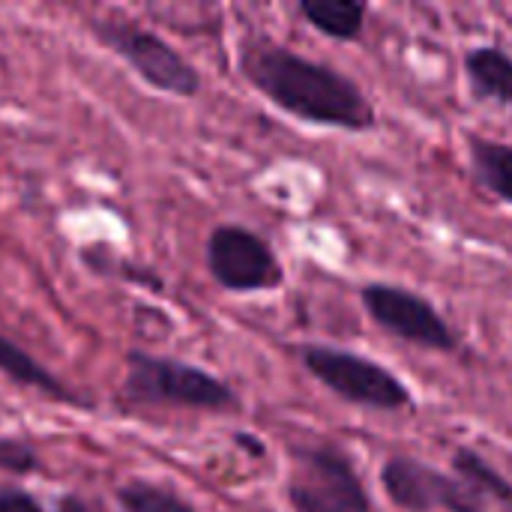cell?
Instances as JSON below:
<instances>
[{"mask_svg": "<svg viewBox=\"0 0 512 512\" xmlns=\"http://www.w3.org/2000/svg\"><path fill=\"white\" fill-rule=\"evenodd\" d=\"M360 300L369 318L381 330H387L390 336L408 345L441 351V354H453L459 348V333L444 321V315L426 297L402 285H387V282L363 285Z\"/></svg>", "mask_w": 512, "mask_h": 512, "instance_id": "cell-6", "label": "cell"}, {"mask_svg": "<svg viewBox=\"0 0 512 512\" xmlns=\"http://www.w3.org/2000/svg\"><path fill=\"white\" fill-rule=\"evenodd\" d=\"M57 512H105L96 501H87V498H78V495H66L57 501Z\"/></svg>", "mask_w": 512, "mask_h": 512, "instance_id": "cell-17", "label": "cell"}, {"mask_svg": "<svg viewBox=\"0 0 512 512\" xmlns=\"http://www.w3.org/2000/svg\"><path fill=\"white\" fill-rule=\"evenodd\" d=\"M381 489L405 512H492L459 477H447L411 456H393L384 462Z\"/></svg>", "mask_w": 512, "mask_h": 512, "instance_id": "cell-7", "label": "cell"}, {"mask_svg": "<svg viewBox=\"0 0 512 512\" xmlns=\"http://www.w3.org/2000/svg\"><path fill=\"white\" fill-rule=\"evenodd\" d=\"M207 267L210 276L234 294L270 291L282 282L276 252L243 225H219L207 237Z\"/></svg>", "mask_w": 512, "mask_h": 512, "instance_id": "cell-8", "label": "cell"}, {"mask_svg": "<svg viewBox=\"0 0 512 512\" xmlns=\"http://www.w3.org/2000/svg\"><path fill=\"white\" fill-rule=\"evenodd\" d=\"M300 15L330 39H357L366 27V3L357 0H300Z\"/></svg>", "mask_w": 512, "mask_h": 512, "instance_id": "cell-12", "label": "cell"}, {"mask_svg": "<svg viewBox=\"0 0 512 512\" xmlns=\"http://www.w3.org/2000/svg\"><path fill=\"white\" fill-rule=\"evenodd\" d=\"M0 471L9 474H30L36 471V453L15 438H3L0 441Z\"/></svg>", "mask_w": 512, "mask_h": 512, "instance_id": "cell-15", "label": "cell"}, {"mask_svg": "<svg viewBox=\"0 0 512 512\" xmlns=\"http://www.w3.org/2000/svg\"><path fill=\"white\" fill-rule=\"evenodd\" d=\"M288 504L294 512H372L351 456L327 441L294 453Z\"/></svg>", "mask_w": 512, "mask_h": 512, "instance_id": "cell-3", "label": "cell"}, {"mask_svg": "<svg viewBox=\"0 0 512 512\" xmlns=\"http://www.w3.org/2000/svg\"><path fill=\"white\" fill-rule=\"evenodd\" d=\"M240 69L255 90L297 120L348 132H366L375 126V108L357 81L327 63L300 57L285 45L267 39L246 42L240 51Z\"/></svg>", "mask_w": 512, "mask_h": 512, "instance_id": "cell-1", "label": "cell"}, {"mask_svg": "<svg viewBox=\"0 0 512 512\" xmlns=\"http://www.w3.org/2000/svg\"><path fill=\"white\" fill-rule=\"evenodd\" d=\"M123 393L138 405H177L216 414L237 408V396L222 378L174 357H156L147 351H132L126 357Z\"/></svg>", "mask_w": 512, "mask_h": 512, "instance_id": "cell-2", "label": "cell"}, {"mask_svg": "<svg viewBox=\"0 0 512 512\" xmlns=\"http://www.w3.org/2000/svg\"><path fill=\"white\" fill-rule=\"evenodd\" d=\"M90 30L105 42L114 54H120L150 87L174 96H195L201 90L198 69L171 48L159 33L129 21V18H96Z\"/></svg>", "mask_w": 512, "mask_h": 512, "instance_id": "cell-5", "label": "cell"}, {"mask_svg": "<svg viewBox=\"0 0 512 512\" xmlns=\"http://www.w3.org/2000/svg\"><path fill=\"white\" fill-rule=\"evenodd\" d=\"M453 477L471 486L489 504V510L498 507L501 512H512V483L504 474H498L480 453L459 447L453 456Z\"/></svg>", "mask_w": 512, "mask_h": 512, "instance_id": "cell-10", "label": "cell"}, {"mask_svg": "<svg viewBox=\"0 0 512 512\" xmlns=\"http://www.w3.org/2000/svg\"><path fill=\"white\" fill-rule=\"evenodd\" d=\"M237 441H240L243 447H252V453H255V456H261V453H264V447H261L258 441H252V438H243V435H240Z\"/></svg>", "mask_w": 512, "mask_h": 512, "instance_id": "cell-18", "label": "cell"}, {"mask_svg": "<svg viewBox=\"0 0 512 512\" xmlns=\"http://www.w3.org/2000/svg\"><path fill=\"white\" fill-rule=\"evenodd\" d=\"M300 363L318 384H324L330 393H336L351 405L372 408V411H402L411 405V393L402 384V378H396L390 369L360 354L324 348V345H306L300 351Z\"/></svg>", "mask_w": 512, "mask_h": 512, "instance_id": "cell-4", "label": "cell"}, {"mask_svg": "<svg viewBox=\"0 0 512 512\" xmlns=\"http://www.w3.org/2000/svg\"><path fill=\"white\" fill-rule=\"evenodd\" d=\"M123 512H195V507L171 492L168 486H156L147 480H132L117 492Z\"/></svg>", "mask_w": 512, "mask_h": 512, "instance_id": "cell-14", "label": "cell"}, {"mask_svg": "<svg viewBox=\"0 0 512 512\" xmlns=\"http://www.w3.org/2000/svg\"><path fill=\"white\" fill-rule=\"evenodd\" d=\"M465 75L477 99L512 108V57L498 45H480L465 54Z\"/></svg>", "mask_w": 512, "mask_h": 512, "instance_id": "cell-9", "label": "cell"}, {"mask_svg": "<svg viewBox=\"0 0 512 512\" xmlns=\"http://www.w3.org/2000/svg\"><path fill=\"white\" fill-rule=\"evenodd\" d=\"M0 512H45L39 501L21 489H0Z\"/></svg>", "mask_w": 512, "mask_h": 512, "instance_id": "cell-16", "label": "cell"}, {"mask_svg": "<svg viewBox=\"0 0 512 512\" xmlns=\"http://www.w3.org/2000/svg\"><path fill=\"white\" fill-rule=\"evenodd\" d=\"M471 165L477 180L501 201L512 204V147L489 138H471Z\"/></svg>", "mask_w": 512, "mask_h": 512, "instance_id": "cell-13", "label": "cell"}, {"mask_svg": "<svg viewBox=\"0 0 512 512\" xmlns=\"http://www.w3.org/2000/svg\"><path fill=\"white\" fill-rule=\"evenodd\" d=\"M0 372L15 381L18 387H30V390H39L42 396L48 399H57V402H75L72 390L54 378L48 369H42L24 348H18L15 342H9L6 336H0Z\"/></svg>", "mask_w": 512, "mask_h": 512, "instance_id": "cell-11", "label": "cell"}]
</instances>
